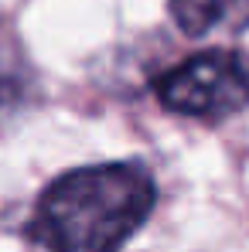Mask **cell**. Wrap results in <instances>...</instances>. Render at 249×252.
Wrapping results in <instances>:
<instances>
[{"mask_svg": "<svg viewBox=\"0 0 249 252\" xmlns=\"http://www.w3.org/2000/svg\"><path fill=\"white\" fill-rule=\"evenodd\" d=\"M157 181L140 160L89 164L55 177L28 218V252H120L147 225Z\"/></svg>", "mask_w": 249, "mask_h": 252, "instance_id": "cell-1", "label": "cell"}, {"mask_svg": "<svg viewBox=\"0 0 249 252\" xmlns=\"http://www.w3.org/2000/svg\"><path fill=\"white\" fill-rule=\"evenodd\" d=\"M154 95L178 116L218 123L249 106V65L236 51L208 48L157 75Z\"/></svg>", "mask_w": 249, "mask_h": 252, "instance_id": "cell-2", "label": "cell"}, {"mask_svg": "<svg viewBox=\"0 0 249 252\" xmlns=\"http://www.w3.org/2000/svg\"><path fill=\"white\" fill-rule=\"evenodd\" d=\"M171 17L188 38L243 34L249 28V0H171Z\"/></svg>", "mask_w": 249, "mask_h": 252, "instance_id": "cell-3", "label": "cell"}, {"mask_svg": "<svg viewBox=\"0 0 249 252\" xmlns=\"http://www.w3.org/2000/svg\"><path fill=\"white\" fill-rule=\"evenodd\" d=\"M31 92H35V72L24 51L14 44V38L0 34V123L21 113Z\"/></svg>", "mask_w": 249, "mask_h": 252, "instance_id": "cell-4", "label": "cell"}]
</instances>
